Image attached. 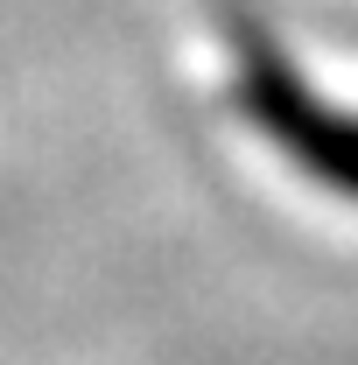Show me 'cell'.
I'll return each instance as SVG.
<instances>
[{
	"label": "cell",
	"instance_id": "cell-1",
	"mask_svg": "<svg viewBox=\"0 0 358 365\" xmlns=\"http://www.w3.org/2000/svg\"><path fill=\"white\" fill-rule=\"evenodd\" d=\"M239 106L295 169H310L316 182L358 197V120L330 113L260 36H239Z\"/></svg>",
	"mask_w": 358,
	"mask_h": 365
}]
</instances>
